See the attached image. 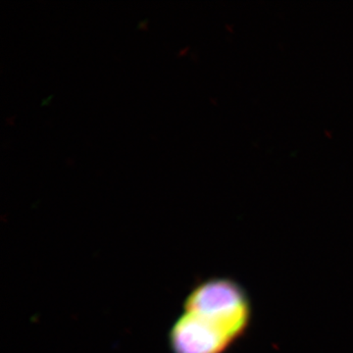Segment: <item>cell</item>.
Returning a JSON list of instances; mask_svg holds the SVG:
<instances>
[{
	"label": "cell",
	"mask_w": 353,
	"mask_h": 353,
	"mask_svg": "<svg viewBox=\"0 0 353 353\" xmlns=\"http://www.w3.org/2000/svg\"><path fill=\"white\" fill-rule=\"evenodd\" d=\"M183 312L205 318L236 343L248 333L253 315L248 292L228 277L209 278L194 285L183 303Z\"/></svg>",
	"instance_id": "obj_1"
},
{
	"label": "cell",
	"mask_w": 353,
	"mask_h": 353,
	"mask_svg": "<svg viewBox=\"0 0 353 353\" xmlns=\"http://www.w3.org/2000/svg\"><path fill=\"white\" fill-rule=\"evenodd\" d=\"M169 343L173 353H225L234 341L205 318L183 312L172 327Z\"/></svg>",
	"instance_id": "obj_2"
}]
</instances>
